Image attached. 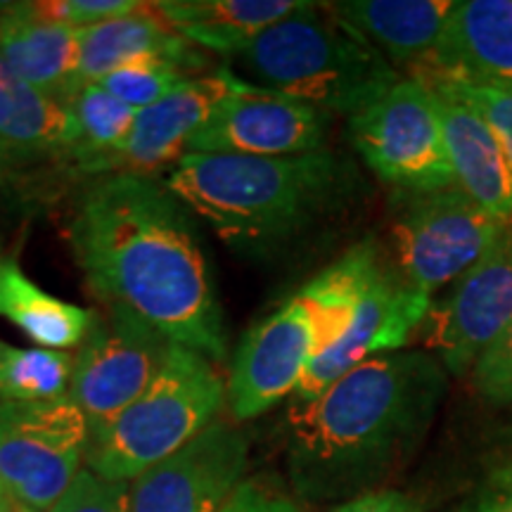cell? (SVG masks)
<instances>
[{
  "mask_svg": "<svg viewBox=\"0 0 512 512\" xmlns=\"http://www.w3.org/2000/svg\"><path fill=\"white\" fill-rule=\"evenodd\" d=\"M69 245L105 309L133 313L174 344L221 363L226 323L185 204L162 178H88L69 219Z\"/></svg>",
  "mask_w": 512,
  "mask_h": 512,
  "instance_id": "6da1fadb",
  "label": "cell"
},
{
  "mask_svg": "<svg viewBox=\"0 0 512 512\" xmlns=\"http://www.w3.org/2000/svg\"><path fill=\"white\" fill-rule=\"evenodd\" d=\"M448 370L430 351L361 363L287 413V475L309 503H344L396 475L430 432Z\"/></svg>",
  "mask_w": 512,
  "mask_h": 512,
  "instance_id": "7a4b0ae2",
  "label": "cell"
},
{
  "mask_svg": "<svg viewBox=\"0 0 512 512\" xmlns=\"http://www.w3.org/2000/svg\"><path fill=\"white\" fill-rule=\"evenodd\" d=\"M164 183L235 254L266 259L328 219L354 188V171L328 147L297 157L190 152Z\"/></svg>",
  "mask_w": 512,
  "mask_h": 512,
  "instance_id": "3957f363",
  "label": "cell"
},
{
  "mask_svg": "<svg viewBox=\"0 0 512 512\" xmlns=\"http://www.w3.org/2000/svg\"><path fill=\"white\" fill-rule=\"evenodd\" d=\"M226 67L249 86L344 117L366 110L401 79L399 69L337 17L330 3H304Z\"/></svg>",
  "mask_w": 512,
  "mask_h": 512,
  "instance_id": "277c9868",
  "label": "cell"
},
{
  "mask_svg": "<svg viewBox=\"0 0 512 512\" xmlns=\"http://www.w3.org/2000/svg\"><path fill=\"white\" fill-rule=\"evenodd\" d=\"M226 403L228 382L216 363L174 344L150 387L117 418L91 430L86 467L107 482L131 484L200 437Z\"/></svg>",
  "mask_w": 512,
  "mask_h": 512,
  "instance_id": "5b68a950",
  "label": "cell"
},
{
  "mask_svg": "<svg viewBox=\"0 0 512 512\" xmlns=\"http://www.w3.org/2000/svg\"><path fill=\"white\" fill-rule=\"evenodd\" d=\"M505 219L479 207L458 185L444 190H396L392 242L396 271L434 297L456 283L494 245Z\"/></svg>",
  "mask_w": 512,
  "mask_h": 512,
  "instance_id": "8992f818",
  "label": "cell"
},
{
  "mask_svg": "<svg viewBox=\"0 0 512 512\" xmlns=\"http://www.w3.org/2000/svg\"><path fill=\"white\" fill-rule=\"evenodd\" d=\"M91 427L79 406L53 401H0V482L8 498L34 512H53L86 467Z\"/></svg>",
  "mask_w": 512,
  "mask_h": 512,
  "instance_id": "52a82bcc",
  "label": "cell"
},
{
  "mask_svg": "<svg viewBox=\"0 0 512 512\" xmlns=\"http://www.w3.org/2000/svg\"><path fill=\"white\" fill-rule=\"evenodd\" d=\"M349 136L373 174L396 190L456 185L437 98L420 79L401 76L382 98L349 117Z\"/></svg>",
  "mask_w": 512,
  "mask_h": 512,
  "instance_id": "ba28073f",
  "label": "cell"
},
{
  "mask_svg": "<svg viewBox=\"0 0 512 512\" xmlns=\"http://www.w3.org/2000/svg\"><path fill=\"white\" fill-rule=\"evenodd\" d=\"M174 342L121 309L98 311L91 332L74 351L69 399L98 427L131 406L164 368Z\"/></svg>",
  "mask_w": 512,
  "mask_h": 512,
  "instance_id": "9c48e42d",
  "label": "cell"
},
{
  "mask_svg": "<svg viewBox=\"0 0 512 512\" xmlns=\"http://www.w3.org/2000/svg\"><path fill=\"white\" fill-rule=\"evenodd\" d=\"M323 351L316 311L299 290L242 339L228 375V411L235 422L259 418L292 399Z\"/></svg>",
  "mask_w": 512,
  "mask_h": 512,
  "instance_id": "30bf717a",
  "label": "cell"
},
{
  "mask_svg": "<svg viewBox=\"0 0 512 512\" xmlns=\"http://www.w3.org/2000/svg\"><path fill=\"white\" fill-rule=\"evenodd\" d=\"M512 325V216L494 245L453 283L444 299L430 306L422 330L425 342L448 375L463 377L505 328Z\"/></svg>",
  "mask_w": 512,
  "mask_h": 512,
  "instance_id": "8fae6325",
  "label": "cell"
},
{
  "mask_svg": "<svg viewBox=\"0 0 512 512\" xmlns=\"http://www.w3.org/2000/svg\"><path fill=\"white\" fill-rule=\"evenodd\" d=\"M432 297L408 283L396 266L380 259L370 271L358 299L349 330L311 363L290 406H306L330 384L370 358L406 349L408 339L422 328L430 313Z\"/></svg>",
  "mask_w": 512,
  "mask_h": 512,
  "instance_id": "7c38bea8",
  "label": "cell"
},
{
  "mask_svg": "<svg viewBox=\"0 0 512 512\" xmlns=\"http://www.w3.org/2000/svg\"><path fill=\"white\" fill-rule=\"evenodd\" d=\"M249 439L216 420L200 437L131 482V512H219L245 482Z\"/></svg>",
  "mask_w": 512,
  "mask_h": 512,
  "instance_id": "4fadbf2b",
  "label": "cell"
},
{
  "mask_svg": "<svg viewBox=\"0 0 512 512\" xmlns=\"http://www.w3.org/2000/svg\"><path fill=\"white\" fill-rule=\"evenodd\" d=\"M330 117L302 100L247 83L192 138L190 152L235 157L309 155L325 147Z\"/></svg>",
  "mask_w": 512,
  "mask_h": 512,
  "instance_id": "5bb4252c",
  "label": "cell"
},
{
  "mask_svg": "<svg viewBox=\"0 0 512 512\" xmlns=\"http://www.w3.org/2000/svg\"><path fill=\"white\" fill-rule=\"evenodd\" d=\"M245 86L226 64L188 79L157 105L138 112L126 147L107 162L100 176H159V171H171L188 155L192 138L207 126L214 112Z\"/></svg>",
  "mask_w": 512,
  "mask_h": 512,
  "instance_id": "9a60e30c",
  "label": "cell"
},
{
  "mask_svg": "<svg viewBox=\"0 0 512 512\" xmlns=\"http://www.w3.org/2000/svg\"><path fill=\"white\" fill-rule=\"evenodd\" d=\"M140 62H166L190 76L211 72L209 53L178 34L155 3H140L133 12L81 29L79 83H98L117 69Z\"/></svg>",
  "mask_w": 512,
  "mask_h": 512,
  "instance_id": "2e32d148",
  "label": "cell"
},
{
  "mask_svg": "<svg viewBox=\"0 0 512 512\" xmlns=\"http://www.w3.org/2000/svg\"><path fill=\"white\" fill-rule=\"evenodd\" d=\"M437 72L512 88V0H460L441 38L413 74Z\"/></svg>",
  "mask_w": 512,
  "mask_h": 512,
  "instance_id": "e0dca14e",
  "label": "cell"
},
{
  "mask_svg": "<svg viewBox=\"0 0 512 512\" xmlns=\"http://www.w3.org/2000/svg\"><path fill=\"white\" fill-rule=\"evenodd\" d=\"M425 86L437 98L456 185L479 207L508 219L512 216V164L494 128L460 95L437 83Z\"/></svg>",
  "mask_w": 512,
  "mask_h": 512,
  "instance_id": "ac0fdd59",
  "label": "cell"
},
{
  "mask_svg": "<svg viewBox=\"0 0 512 512\" xmlns=\"http://www.w3.org/2000/svg\"><path fill=\"white\" fill-rule=\"evenodd\" d=\"M81 31L50 24L29 3L0 5V57L27 86L67 95L79 83Z\"/></svg>",
  "mask_w": 512,
  "mask_h": 512,
  "instance_id": "d6986e66",
  "label": "cell"
},
{
  "mask_svg": "<svg viewBox=\"0 0 512 512\" xmlns=\"http://www.w3.org/2000/svg\"><path fill=\"white\" fill-rule=\"evenodd\" d=\"M456 0H342L332 12L389 62L420 67L437 48Z\"/></svg>",
  "mask_w": 512,
  "mask_h": 512,
  "instance_id": "ffe728a7",
  "label": "cell"
},
{
  "mask_svg": "<svg viewBox=\"0 0 512 512\" xmlns=\"http://www.w3.org/2000/svg\"><path fill=\"white\" fill-rule=\"evenodd\" d=\"M302 0H157L155 8L185 41L230 60Z\"/></svg>",
  "mask_w": 512,
  "mask_h": 512,
  "instance_id": "44dd1931",
  "label": "cell"
},
{
  "mask_svg": "<svg viewBox=\"0 0 512 512\" xmlns=\"http://www.w3.org/2000/svg\"><path fill=\"white\" fill-rule=\"evenodd\" d=\"M0 318L24 332L36 347L76 351L91 332L98 311L76 306L36 285L15 256L0 259Z\"/></svg>",
  "mask_w": 512,
  "mask_h": 512,
  "instance_id": "7402d4cb",
  "label": "cell"
},
{
  "mask_svg": "<svg viewBox=\"0 0 512 512\" xmlns=\"http://www.w3.org/2000/svg\"><path fill=\"white\" fill-rule=\"evenodd\" d=\"M79 145L76 124L67 98L22 83L15 112L0 133V157L5 164L36 162V159H62L67 162Z\"/></svg>",
  "mask_w": 512,
  "mask_h": 512,
  "instance_id": "603a6c76",
  "label": "cell"
},
{
  "mask_svg": "<svg viewBox=\"0 0 512 512\" xmlns=\"http://www.w3.org/2000/svg\"><path fill=\"white\" fill-rule=\"evenodd\" d=\"M64 98L79 124V145L67 162L76 174L100 176L107 162L126 147L138 110L114 98L100 83H76Z\"/></svg>",
  "mask_w": 512,
  "mask_h": 512,
  "instance_id": "cb8c5ba5",
  "label": "cell"
},
{
  "mask_svg": "<svg viewBox=\"0 0 512 512\" xmlns=\"http://www.w3.org/2000/svg\"><path fill=\"white\" fill-rule=\"evenodd\" d=\"M74 356L0 339V401L36 403L69 396Z\"/></svg>",
  "mask_w": 512,
  "mask_h": 512,
  "instance_id": "d4e9b609",
  "label": "cell"
},
{
  "mask_svg": "<svg viewBox=\"0 0 512 512\" xmlns=\"http://www.w3.org/2000/svg\"><path fill=\"white\" fill-rule=\"evenodd\" d=\"M188 79H195V76L183 72L181 67H174V64L140 62L131 64V67L117 69V72L107 74L98 83L107 93H112L114 98L124 102V105L140 112L157 105L159 100L174 93Z\"/></svg>",
  "mask_w": 512,
  "mask_h": 512,
  "instance_id": "484cf974",
  "label": "cell"
},
{
  "mask_svg": "<svg viewBox=\"0 0 512 512\" xmlns=\"http://www.w3.org/2000/svg\"><path fill=\"white\" fill-rule=\"evenodd\" d=\"M413 79H420L422 83H437V86H444L448 91L460 95L465 102H470V105L486 119V124L494 128V133L498 140H501L505 155H508L512 164V88L465 81L458 79V76L437 72L413 74Z\"/></svg>",
  "mask_w": 512,
  "mask_h": 512,
  "instance_id": "4316f807",
  "label": "cell"
},
{
  "mask_svg": "<svg viewBox=\"0 0 512 512\" xmlns=\"http://www.w3.org/2000/svg\"><path fill=\"white\" fill-rule=\"evenodd\" d=\"M53 512H131V484L107 482L83 467Z\"/></svg>",
  "mask_w": 512,
  "mask_h": 512,
  "instance_id": "83f0119b",
  "label": "cell"
},
{
  "mask_svg": "<svg viewBox=\"0 0 512 512\" xmlns=\"http://www.w3.org/2000/svg\"><path fill=\"white\" fill-rule=\"evenodd\" d=\"M140 5V0H34L29 8L50 24L69 29H88L105 19L126 15Z\"/></svg>",
  "mask_w": 512,
  "mask_h": 512,
  "instance_id": "f1b7e54d",
  "label": "cell"
},
{
  "mask_svg": "<svg viewBox=\"0 0 512 512\" xmlns=\"http://www.w3.org/2000/svg\"><path fill=\"white\" fill-rule=\"evenodd\" d=\"M472 377L484 399L512 403V325L482 351Z\"/></svg>",
  "mask_w": 512,
  "mask_h": 512,
  "instance_id": "f546056e",
  "label": "cell"
},
{
  "mask_svg": "<svg viewBox=\"0 0 512 512\" xmlns=\"http://www.w3.org/2000/svg\"><path fill=\"white\" fill-rule=\"evenodd\" d=\"M219 512H304L302 505L266 479L252 477L238 486Z\"/></svg>",
  "mask_w": 512,
  "mask_h": 512,
  "instance_id": "4dcf8cb0",
  "label": "cell"
},
{
  "mask_svg": "<svg viewBox=\"0 0 512 512\" xmlns=\"http://www.w3.org/2000/svg\"><path fill=\"white\" fill-rule=\"evenodd\" d=\"M453 512H512V453Z\"/></svg>",
  "mask_w": 512,
  "mask_h": 512,
  "instance_id": "1f68e13d",
  "label": "cell"
},
{
  "mask_svg": "<svg viewBox=\"0 0 512 512\" xmlns=\"http://www.w3.org/2000/svg\"><path fill=\"white\" fill-rule=\"evenodd\" d=\"M330 512H420V503L403 491L377 489L337 503Z\"/></svg>",
  "mask_w": 512,
  "mask_h": 512,
  "instance_id": "d6a6232c",
  "label": "cell"
},
{
  "mask_svg": "<svg viewBox=\"0 0 512 512\" xmlns=\"http://www.w3.org/2000/svg\"><path fill=\"white\" fill-rule=\"evenodd\" d=\"M19 86H22V81L10 72V67L5 64L3 57H0V133L5 131L12 112H15Z\"/></svg>",
  "mask_w": 512,
  "mask_h": 512,
  "instance_id": "836d02e7",
  "label": "cell"
},
{
  "mask_svg": "<svg viewBox=\"0 0 512 512\" xmlns=\"http://www.w3.org/2000/svg\"><path fill=\"white\" fill-rule=\"evenodd\" d=\"M0 512H24V505H19L12 501V498H8V501L0 503Z\"/></svg>",
  "mask_w": 512,
  "mask_h": 512,
  "instance_id": "e575fe53",
  "label": "cell"
},
{
  "mask_svg": "<svg viewBox=\"0 0 512 512\" xmlns=\"http://www.w3.org/2000/svg\"><path fill=\"white\" fill-rule=\"evenodd\" d=\"M8 171H10V166L5 164V159H3V157H0V181H3V178L8 176Z\"/></svg>",
  "mask_w": 512,
  "mask_h": 512,
  "instance_id": "d590c367",
  "label": "cell"
},
{
  "mask_svg": "<svg viewBox=\"0 0 512 512\" xmlns=\"http://www.w3.org/2000/svg\"><path fill=\"white\" fill-rule=\"evenodd\" d=\"M3 501H8V491H5L3 482H0V503H3Z\"/></svg>",
  "mask_w": 512,
  "mask_h": 512,
  "instance_id": "8d00e7d4",
  "label": "cell"
},
{
  "mask_svg": "<svg viewBox=\"0 0 512 512\" xmlns=\"http://www.w3.org/2000/svg\"><path fill=\"white\" fill-rule=\"evenodd\" d=\"M0 259H3V242H0Z\"/></svg>",
  "mask_w": 512,
  "mask_h": 512,
  "instance_id": "74e56055",
  "label": "cell"
},
{
  "mask_svg": "<svg viewBox=\"0 0 512 512\" xmlns=\"http://www.w3.org/2000/svg\"><path fill=\"white\" fill-rule=\"evenodd\" d=\"M24 512H34V510H29V508H24Z\"/></svg>",
  "mask_w": 512,
  "mask_h": 512,
  "instance_id": "f35d334b",
  "label": "cell"
}]
</instances>
